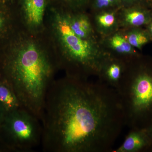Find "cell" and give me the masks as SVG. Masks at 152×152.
<instances>
[{
  "instance_id": "obj_18",
  "label": "cell",
  "mask_w": 152,
  "mask_h": 152,
  "mask_svg": "<svg viewBox=\"0 0 152 152\" xmlns=\"http://www.w3.org/2000/svg\"><path fill=\"white\" fill-rule=\"evenodd\" d=\"M121 2L131 6H142L149 4L152 0H121Z\"/></svg>"
},
{
  "instance_id": "obj_11",
  "label": "cell",
  "mask_w": 152,
  "mask_h": 152,
  "mask_svg": "<svg viewBox=\"0 0 152 152\" xmlns=\"http://www.w3.org/2000/svg\"><path fill=\"white\" fill-rule=\"evenodd\" d=\"M148 12L142 8H134L125 12L124 20L129 26L140 27L146 24L151 20Z\"/></svg>"
},
{
  "instance_id": "obj_7",
  "label": "cell",
  "mask_w": 152,
  "mask_h": 152,
  "mask_svg": "<svg viewBox=\"0 0 152 152\" xmlns=\"http://www.w3.org/2000/svg\"><path fill=\"white\" fill-rule=\"evenodd\" d=\"M126 61L109 55L104 60L98 76L100 81L116 90L126 67Z\"/></svg>"
},
{
  "instance_id": "obj_9",
  "label": "cell",
  "mask_w": 152,
  "mask_h": 152,
  "mask_svg": "<svg viewBox=\"0 0 152 152\" xmlns=\"http://www.w3.org/2000/svg\"><path fill=\"white\" fill-rule=\"evenodd\" d=\"M67 16L71 29L78 37L84 39H93L92 27L87 16L81 14H67Z\"/></svg>"
},
{
  "instance_id": "obj_22",
  "label": "cell",
  "mask_w": 152,
  "mask_h": 152,
  "mask_svg": "<svg viewBox=\"0 0 152 152\" xmlns=\"http://www.w3.org/2000/svg\"><path fill=\"white\" fill-rule=\"evenodd\" d=\"M0 77H1V74H0Z\"/></svg>"
},
{
  "instance_id": "obj_4",
  "label": "cell",
  "mask_w": 152,
  "mask_h": 152,
  "mask_svg": "<svg viewBox=\"0 0 152 152\" xmlns=\"http://www.w3.org/2000/svg\"><path fill=\"white\" fill-rule=\"evenodd\" d=\"M51 18L52 31L61 48L59 64L67 70V76L83 80L98 76L109 55L99 49L94 40L78 37L70 26L67 14L53 10Z\"/></svg>"
},
{
  "instance_id": "obj_1",
  "label": "cell",
  "mask_w": 152,
  "mask_h": 152,
  "mask_svg": "<svg viewBox=\"0 0 152 152\" xmlns=\"http://www.w3.org/2000/svg\"><path fill=\"white\" fill-rule=\"evenodd\" d=\"M45 152H109L125 126L115 89L67 76L48 90L41 118Z\"/></svg>"
},
{
  "instance_id": "obj_21",
  "label": "cell",
  "mask_w": 152,
  "mask_h": 152,
  "mask_svg": "<svg viewBox=\"0 0 152 152\" xmlns=\"http://www.w3.org/2000/svg\"><path fill=\"white\" fill-rule=\"evenodd\" d=\"M149 31L150 34H151V36L152 37V22L151 23V24H150L149 26Z\"/></svg>"
},
{
  "instance_id": "obj_8",
  "label": "cell",
  "mask_w": 152,
  "mask_h": 152,
  "mask_svg": "<svg viewBox=\"0 0 152 152\" xmlns=\"http://www.w3.org/2000/svg\"><path fill=\"white\" fill-rule=\"evenodd\" d=\"M152 152L151 145L145 129H132L122 144L113 152Z\"/></svg>"
},
{
  "instance_id": "obj_3",
  "label": "cell",
  "mask_w": 152,
  "mask_h": 152,
  "mask_svg": "<svg viewBox=\"0 0 152 152\" xmlns=\"http://www.w3.org/2000/svg\"><path fill=\"white\" fill-rule=\"evenodd\" d=\"M116 91L125 125L130 129H145L152 124V61L135 58L127 61Z\"/></svg>"
},
{
  "instance_id": "obj_16",
  "label": "cell",
  "mask_w": 152,
  "mask_h": 152,
  "mask_svg": "<svg viewBox=\"0 0 152 152\" xmlns=\"http://www.w3.org/2000/svg\"><path fill=\"white\" fill-rule=\"evenodd\" d=\"M71 9L80 8L87 4L91 0H58Z\"/></svg>"
},
{
  "instance_id": "obj_13",
  "label": "cell",
  "mask_w": 152,
  "mask_h": 152,
  "mask_svg": "<svg viewBox=\"0 0 152 152\" xmlns=\"http://www.w3.org/2000/svg\"><path fill=\"white\" fill-rule=\"evenodd\" d=\"M126 39L133 48L140 49L149 42V37L143 32L134 31L129 33Z\"/></svg>"
},
{
  "instance_id": "obj_10",
  "label": "cell",
  "mask_w": 152,
  "mask_h": 152,
  "mask_svg": "<svg viewBox=\"0 0 152 152\" xmlns=\"http://www.w3.org/2000/svg\"><path fill=\"white\" fill-rule=\"evenodd\" d=\"M0 104L7 113L22 107L13 89L4 79L0 80Z\"/></svg>"
},
{
  "instance_id": "obj_15",
  "label": "cell",
  "mask_w": 152,
  "mask_h": 152,
  "mask_svg": "<svg viewBox=\"0 0 152 152\" xmlns=\"http://www.w3.org/2000/svg\"><path fill=\"white\" fill-rule=\"evenodd\" d=\"M121 4V0H94L95 7L99 10H104L113 7Z\"/></svg>"
},
{
  "instance_id": "obj_2",
  "label": "cell",
  "mask_w": 152,
  "mask_h": 152,
  "mask_svg": "<svg viewBox=\"0 0 152 152\" xmlns=\"http://www.w3.org/2000/svg\"><path fill=\"white\" fill-rule=\"evenodd\" d=\"M56 63L33 38L16 41L6 57L5 80L10 85L22 107L40 121L46 96L54 81Z\"/></svg>"
},
{
  "instance_id": "obj_5",
  "label": "cell",
  "mask_w": 152,
  "mask_h": 152,
  "mask_svg": "<svg viewBox=\"0 0 152 152\" xmlns=\"http://www.w3.org/2000/svg\"><path fill=\"white\" fill-rule=\"evenodd\" d=\"M0 125L13 150L31 152L41 145L42 134L41 121L23 107L7 113Z\"/></svg>"
},
{
  "instance_id": "obj_14",
  "label": "cell",
  "mask_w": 152,
  "mask_h": 152,
  "mask_svg": "<svg viewBox=\"0 0 152 152\" xmlns=\"http://www.w3.org/2000/svg\"><path fill=\"white\" fill-rule=\"evenodd\" d=\"M98 24L104 28H111L115 24L116 18L113 13L104 12L97 18Z\"/></svg>"
},
{
  "instance_id": "obj_12",
  "label": "cell",
  "mask_w": 152,
  "mask_h": 152,
  "mask_svg": "<svg viewBox=\"0 0 152 152\" xmlns=\"http://www.w3.org/2000/svg\"><path fill=\"white\" fill-rule=\"evenodd\" d=\"M110 44L114 50L120 55L131 56L134 54V48L126 39L119 34H116L113 36Z\"/></svg>"
},
{
  "instance_id": "obj_17",
  "label": "cell",
  "mask_w": 152,
  "mask_h": 152,
  "mask_svg": "<svg viewBox=\"0 0 152 152\" xmlns=\"http://www.w3.org/2000/svg\"><path fill=\"white\" fill-rule=\"evenodd\" d=\"M9 23L8 14L0 9V37L4 34L7 29Z\"/></svg>"
},
{
  "instance_id": "obj_20",
  "label": "cell",
  "mask_w": 152,
  "mask_h": 152,
  "mask_svg": "<svg viewBox=\"0 0 152 152\" xmlns=\"http://www.w3.org/2000/svg\"><path fill=\"white\" fill-rule=\"evenodd\" d=\"M7 114V113L3 108L2 106L0 104V124L3 121Z\"/></svg>"
},
{
  "instance_id": "obj_19",
  "label": "cell",
  "mask_w": 152,
  "mask_h": 152,
  "mask_svg": "<svg viewBox=\"0 0 152 152\" xmlns=\"http://www.w3.org/2000/svg\"><path fill=\"white\" fill-rule=\"evenodd\" d=\"M145 129V130L146 132L148 137L149 138L151 145L152 149V124H151L150 126H149L148 127Z\"/></svg>"
},
{
  "instance_id": "obj_6",
  "label": "cell",
  "mask_w": 152,
  "mask_h": 152,
  "mask_svg": "<svg viewBox=\"0 0 152 152\" xmlns=\"http://www.w3.org/2000/svg\"><path fill=\"white\" fill-rule=\"evenodd\" d=\"M45 9V0H21L22 17L30 31L37 33L42 29Z\"/></svg>"
}]
</instances>
